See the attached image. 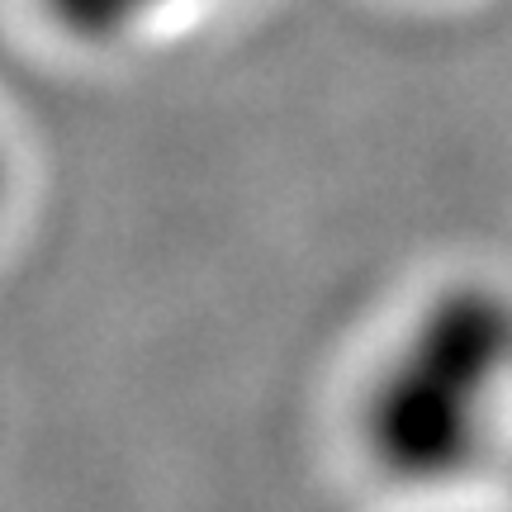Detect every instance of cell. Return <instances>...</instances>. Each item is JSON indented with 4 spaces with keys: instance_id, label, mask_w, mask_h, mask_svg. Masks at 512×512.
Masks as SVG:
<instances>
[{
    "instance_id": "obj_3",
    "label": "cell",
    "mask_w": 512,
    "mask_h": 512,
    "mask_svg": "<svg viewBox=\"0 0 512 512\" xmlns=\"http://www.w3.org/2000/svg\"><path fill=\"white\" fill-rule=\"evenodd\" d=\"M0 190H5V171H0Z\"/></svg>"
},
{
    "instance_id": "obj_1",
    "label": "cell",
    "mask_w": 512,
    "mask_h": 512,
    "mask_svg": "<svg viewBox=\"0 0 512 512\" xmlns=\"http://www.w3.org/2000/svg\"><path fill=\"white\" fill-rule=\"evenodd\" d=\"M512 389V294L456 280L422 304L366 389V451L403 484L465 475Z\"/></svg>"
},
{
    "instance_id": "obj_2",
    "label": "cell",
    "mask_w": 512,
    "mask_h": 512,
    "mask_svg": "<svg viewBox=\"0 0 512 512\" xmlns=\"http://www.w3.org/2000/svg\"><path fill=\"white\" fill-rule=\"evenodd\" d=\"M147 15H157V10H166V5H176V0H143Z\"/></svg>"
}]
</instances>
